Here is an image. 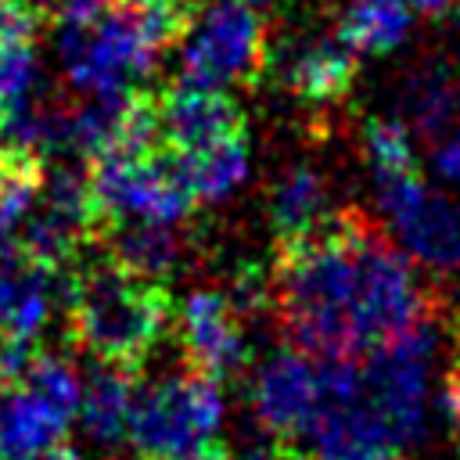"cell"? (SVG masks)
<instances>
[{
    "label": "cell",
    "mask_w": 460,
    "mask_h": 460,
    "mask_svg": "<svg viewBox=\"0 0 460 460\" xmlns=\"http://www.w3.org/2000/svg\"><path fill=\"white\" fill-rule=\"evenodd\" d=\"M431 169L446 183H460V126H453L449 133L431 140Z\"/></svg>",
    "instance_id": "d4e9b609"
},
{
    "label": "cell",
    "mask_w": 460,
    "mask_h": 460,
    "mask_svg": "<svg viewBox=\"0 0 460 460\" xmlns=\"http://www.w3.org/2000/svg\"><path fill=\"white\" fill-rule=\"evenodd\" d=\"M363 460H399V453H374V456H363Z\"/></svg>",
    "instance_id": "d6a6232c"
},
{
    "label": "cell",
    "mask_w": 460,
    "mask_h": 460,
    "mask_svg": "<svg viewBox=\"0 0 460 460\" xmlns=\"http://www.w3.org/2000/svg\"><path fill=\"white\" fill-rule=\"evenodd\" d=\"M413 29V0H345L338 32L356 54H388Z\"/></svg>",
    "instance_id": "d6986e66"
},
{
    "label": "cell",
    "mask_w": 460,
    "mask_h": 460,
    "mask_svg": "<svg viewBox=\"0 0 460 460\" xmlns=\"http://www.w3.org/2000/svg\"><path fill=\"white\" fill-rule=\"evenodd\" d=\"M255 460H316V456H309V453H302V449H295V446H288V442H277L273 449L259 453Z\"/></svg>",
    "instance_id": "f546056e"
},
{
    "label": "cell",
    "mask_w": 460,
    "mask_h": 460,
    "mask_svg": "<svg viewBox=\"0 0 460 460\" xmlns=\"http://www.w3.org/2000/svg\"><path fill=\"white\" fill-rule=\"evenodd\" d=\"M68 420L43 406L32 392L11 388L0 395V460H43L61 446Z\"/></svg>",
    "instance_id": "5bb4252c"
},
{
    "label": "cell",
    "mask_w": 460,
    "mask_h": 460,
    "mask_svg": "<svg viewBox=\"0 0 460 460\" xmlns=\"http://www.w3.org/2000/svg\"><path fill=\"white\" fill-rule=\"evenodd\" d=\"M90 187L108 223H176L194 208V190L180 162L162 151H111L90 162Z\"/></svg>",
    "instance_id": "5b68a950"
},
{
    "label": "cell",
    "mask_w": 460,
    "mask_h": 460,
    "mask_svg": "<svg viewBox=\"0 0 460 460\" xmlns=\"http://www.w3.org/2000/svg\"><path fill=\"white\" fill-rule=\"evenodd\" d=\"M413 7L431 14V18H442V14H456L460 18V0H413Z\"/></svg>",
    "instance_id": "f1b7e54d"
},
{
    "label": "cell",
    "mask_w": 460,
    "mask_h": 460,
    "mask_svg": "<svg viewBox=\"0 0 460 460\" xmlns=\"http://www.w3.org/2000/svg\"><path fill=\"white\" fill-rule=\"evenodd\" d=\"M442 413L449 420V428L460 435V327H456V345H453V356H449V367L442 374Z\"/></svg>",
    "instance_id": "484cf974"
},
{
    "label": "cell",
    "mask_w": 460,
    "mask_h": 460,
    "mask_svg": "<svg viewBox=\"0 0 460 460\" xmlns=\"http://www.w3.org/2000/svg\"><path fill=\"white\" fill-rule=\"evenodd\" d=\"M104 244V255L115 259L119 266L158 280L162 273H169L180 262V234L172 230V223H108L97 237Z\"/></svg>",
    "instance_id": "e0dca14e"
},
{
    "label": "cell",
    "mask_w": 460,
    "mask_h": 460,
    "mask_svg": "<svg viewBox=\"0 0 460 460\" xmlns=\"http://www.w3.org/2000/svg\"><path fill=\"white\" fill-rule=\"evenodd\" d=\"M176 323H180V349H183L187 370L216 385L244 370L248 345H244V331L237 320V305L226 295L194 291L190 298H183Z\"/></svg>",
    "instance_id": "9c48e42d"
},
{
    "label": "cell",
    "mask_w": 460,
    "mask_h": 460,
    "mask_svg": "<svg viewBox=\"0 0 460 460\" xmlns=\"http://www.w3.org/2000/svg\"><path fill=\"white\" fill-rule=\"evenodd\" d=\"M180 40V75L194 86H255L270 65L266 29L241 0H212L198 7Z\"/></svg>",
    "instance_id": "277c9868"
},
{
    "label": "cell",
    "mask_w": 460,
    "mask_h": 460,
    "mask_svg": "<svg viewBox=\"0 0 460 460\" xmlns=\"http://www.w3.org/2000/svg\"><path fill=\"white\" fill-rule=\"evenodd\" d=\"M18 388L32 392L43 406H50L65 420H72V413L79 410V399H83L79 374H75L72 359L61 356V352H40L36 349V356H32V363H29V370H25Z\"/></svg>",
    "instance_id": "7402d4cb"
},
{
    "label": "cell",
    "mask_w": 460,
    "mask_h": 460,
    "mask_svg": "<svg viewBox=\"0 0 460 460\" xmlns=\"http://www.w3.org/2000/svg\"><path fill=\"white\" fill-rule=\"evenodd\" d=\"M219 420V385L194 370H183L137 395L129 417V446L140 460H169L208 442Z\"/></svg>",
    "instance_id": "8992f818"
},
{
    "label": "cell",
    "mask_w": 460,
    "mask_h": 460,
    "mask_svg": "<svg viewBox=\"0 0 460 460\" xmlns=\"http://www.w3.org/2000/svg\"><path fill=\"white\" fill-rule=\"evenodd\" d=\"M334 208L327 205V183L309 165H288L270 187V223L277 241H291L313 230Z\"/></svg>",
    "instance_id": "ac0fdd59"
},
{
    "label": "cell",
    "mask_w": 460,
    "mask_h": 460,
    "mask_svg": "<svg viewBox=\"0 0 460 460\" xmlns=\"http://www.w3.org/2000/svg\"><path fill=\"white\" fill-rule=\"evenodd\" d=\"M32 29L36 22L0 11V111H25L40 104L43 61Z\"/></svg>",
    "instance_id": "2e32d148"
},
{
    "label": "cell",
    "mask_w": 460,
    "mask_h": 460,
    "mask_svg": "<svg viewBox=\"0 0 460 460\" xmlns=\"http://www.w3.org/2000/svg\"><path fill=\"white\" fill-rule=\"evenodd\" d=\"M169 460H234V453L226 449V442L208 438V442H201V446H194V449H187L180 456H169Z\"/></svg>",
    "instance_id": "83f0119b"
},
{
    "label": "cell",
    "mask_w": 460,
    "mask_h": 460,
    "mask_svg": "<svg viewBox=\"0 0 460 460\" xmlns=\"http://www.w3.org/2000/svg\"><path fill=\"white\" fill-rule=\"evenodd\" d=\"M252 406L259 424L280 442L309 431L320 406V367L309 356L288 349L262 363L252 385Z\"/></svg>",
    "instance_id": "8fae6325"
},
{
    "label": "cell",
    "mask_w": 460,
    "mask_h": 460,
    "mask_svg": "<svg viewBox=\"0 0 460 460\" xmlns=\"http://www.w3.org/2000/svg\"><path fill=\"white\" fill-rule=\"evenodd\" d=\"M43 460H83V456H79L72 446H65V442H61V446H54V449H50Z\"/></svg>",
    "instance_id": "4dcf8cb0"
},
{
    "label": "cell",
    "mask_w": 460,
    "mask_h": 460,
    "mask_svg": "<svg viewBox=\"0 0 460 460\" xmlns=\"http://www.w3.org/2000/svg\"><path fill=\"white\" fill-rule=\"evenodd\" d=\"M61 302L68 338L97 363L126 370H140L180 313L162 280L140 277L108 255L65 270Z\"/></svg>",
    "instance_id": "7a4b0ae2"
},
{
    "label": "cell",
    "mask_w": 460,
    "mask_h": 460,
    "mask_svg": "<svg viewBox=\"0 0 460 460\" xmlns=\"http://www.w3.org/2000/svg\"><path fill=\"white\" fill-rule=\"evenodd\" d=\"M363 151H367L374 180L417 172V155H413L410 126L402 119H367V126H363Z\"/></svg>",
    "instance_id": "603a6c76"
},
{
    "label": "cell",
    "mask_w": 460,
    "mask_h": 460,
    "mask_svg": "<svg viewBox=\"0 0 460 460\" xmlns=\"http://www.w3.org/2000/svg\"><path fill=\"white\" fill-rule=\"evenodd\" d=\"M43 180V158H0V255L18 248V237L40 201Z\"/></svg>",
    "instance_id": "44dd1931"
},
{
    "label": "cell",
    "mask_w": 460,
    "mask_h": 460,
    "mask_svg": "<svg viewBox=\"0 0 460 460\" xmlns=\"http://www.w3.org/2000/svg\"><path fill=\"white\" fill-rule=\"evenodd\" d=\"M115 4L119 0H54V11H58V25L83 29V25L101 22Z\"/></svg>",
    "instance_id": "cb8c5ba5"
},
{
    "label": "cell",
    "mask_w": 460,
    "mask_h": 460,
    "mask_svg": "<svg viewBox=\"0 0 460 460\" xmlns=\"http://www.w3.org/2000/svg\"><path fill=\"white\" fill-rule=\"evenodd\" d=\"M399 115L424 140H438L460 126V72L442 58L413 65L399 83Z\"/></svg>",
    "instance_id": "4fadbf2b"
},
{
    "label": "cell",
    "mask_w": 460,
    "mask_h": 460,
    "mask_svg": "<svg viewBox=\"0 0 460 460\" xmlns=\"http://www.w3.org/2000/svg\"><path fill=\"white\" fill-rule=\"evenodd\" d=\"M244 7H252V11H273V7H280V4H288V0H241Z\"/></svg>",
    "instance_id": "1f68e13d"
},
{
    "label": "cell",
    "mask_w": 460,
    "mask_h": 460,
    "mask_svg": "<svg viewBox=\"0 0 460 460\" xmlns=\"http://www.w3.org/2000/svg\"><path fill=\"white\" fill-rule=\"evenodd\" d=\"M377 183L381 216L395 230L399 244L431 270L460 266V212L438 190H431L420 172L385 176Z\"/></svg>",
    "instance_id": "52a82bcc"
},
{
    "label": "cell",
    "mask_w": 460,
    "mask_h": 460,
    "mask_svg": "<svg viewBox=\"0 0 460 460\" xmlns=\"http://www.w3.org/2000/svg\"><path fill=\"white\" fill-rule=\"evenodd\" d=\"M270 65L280 86L305 104H334L352 90L356 79V50L338 29H316L284 40Z\"/></svg>",
    "instance_id": "30bf717a"
},
{
    "label": "cell",
    "mask_w": 460,
    "mask_h": 460,
    "mask_svg": "<svg viewBox=\"0 0 460 460\" xmlns=\"http://www.w3.org/2000/svg\"><path fill=\"white\" fill-rule=\"evenodd\" d=\"M270 284L280 334L316 363L367 359L431 323V302L410 259L356 208H334L313 230L277 241Z\"/></svg>",
    "instance_id": "6da1fadb"
},
{
    "label": "cell",
    "mask_w": 460,
    "mask_h": 460,
    "mask_svg": "<svg viewBox=\"0 0 460 460\" xmlns=\"http://www.w3.org/2000/svg\"><path fill=\"white\" fill-rule=\"evenodd\" d=\"M0 11L29 18V22H40L47 11H54V0H0Z\"/></svg>",
    "instance_id": "4316f807"
},
{
    "label": "cell",
    "mask_w": 460,
    "mask_h": 460,
    "mask_svg": "<svg viewBox=\"0 0 460 460\" xmlns=\"http://www.w3.org/2000/svg\"><path fill=\"white\" fill-rule=\"evenodd\" d=\"M176 162H180V169H183L198 201H219V198L234 194L244 183L252 155H248V140L241 133V137L219 140V144H212L205 151H194L187 158H176Z\"/></svg>",
    "instance_id": "ffe728a7"
},
{
    "label": "cell",
    "mask_w": 460,
    "mask_h": 460,
    "mask_svg": "<svg viewBox=\"0 0 460 460\" xmlns=\"http://www.w3.org/2000/svg\"><path fill=\"white\" fill-rule=\"evenodd\" d=\"M155 129H158L162 151L187 158L219 140L241 137L244 119H241V108L226 97V90L194 86L180 79L176 86L155 97Z\"/></svg>",
    "instance_id": "ba28073f"
},
{
    "label": "cell",
    "mask_w": 460,
    "mask_h": 460,
    "mask_svg": "<svg viewBox=\"0 0 460 460\" xmlns=\"http://www.w3.org/2000/svg\"><path fill=\"white\" fill-rule=\"evenodd\" d=\"M58 61L72 90L83 97H126L155 68L162 43L151 36L129 0L115 4L101 22L72 29L58 25Z\"/></svg>",
    "instance_id": "3957f363"
},
{
    "label": "cell",
    "mask_w": 460,
    "mask_h": 460,
    "mask_svg": "<svg viewBox=\"0 0 460 460\" xmlns=\"http://www.w3.org/2000/svg\"><path fill=\"white\" fill-rule=\"evenodd\" d=\"M137 381H140V370H126L111 363H97V370L90 374L79 399V417L97 442L115 446L119 438H129V417L140 395Z\"/></svg>",
    "instance_id": "9a60e30c"
},
{
    "label": "cell",
    "mask_w": 460,
    "mask_h": 460,
    "mask_svg": "<svg viewBox=\"0 0 460 460\" xmlns=\"http://www.w3.org/2000/svg\"><path fill=\"white\" fill-rule=\"evenodd\" d=\"M61 284L65 270H50L22 252L0 255V338L36 345Z\"/></svg>",
    "instance_id": "7c38bea8"
}]
</instances>
